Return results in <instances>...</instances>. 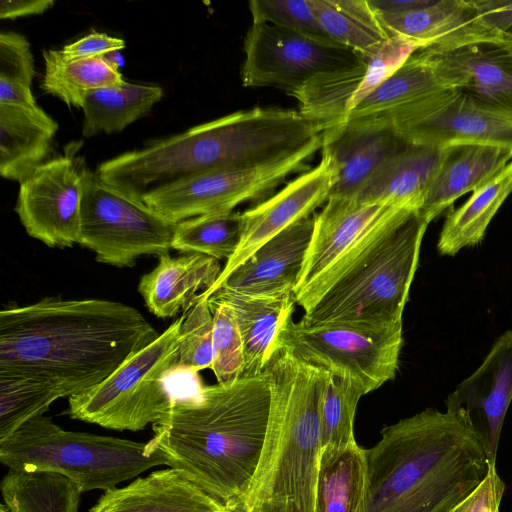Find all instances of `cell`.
<instances>
[{"label": "cell", "mask_w": 512, "mask_h": 512, "mask_svg": "<svg viewBox=\"0 0 512 512\" xmlns=\"http://www.w3.org/2000/svg\"><path fill=\"white\" fill-rule=\"evenodd\" d=\"M155 268L144 274L138 291L147 309L158 318L174 317L189 306L198 291L209 290L222 272L219 260L198 253L178 257L163 254Z\"/></svg>", "instance_id": "cell-25"}, {"label": "cell", "mask_w": 512, "mask_h": 512, "mask_svg": "<svg viewBox=\"0 0 512 512\" xmlns=\"http://www.w3.org/2000/svg\"><path fill=\"white\" fill-rule=\"evenodd\" d=\"M377 119L409 143L437 148L478 143L512 149V114L481 105L458 90H443Z\"/></svg>", "instance_id": "cell-14"}, {"label": "cell", "mask_w": 512, "mask_h": 512, "mask_svg": "<svg viewBox=\"0 0 512 512\" xmlns=\"http://www.w3.org/2000/svg\"><path fill=\"white\" fill-rule=\"evenodd\" d=\"M105 60L115 69H119L124 64L123 56L120 50L112 51L103 56Z\"/></svg>", "instance_id": "cell-48"}, {"label": "cell", "mask_w": 512, "mask_h": 512, "mask_svg": "<svg viewBox=\"0 0 512 512\" xmlns=\"http://www.w3.org/2000/svg\"><path fill=\"white\" fill-rule=\"evenodd\" d=\"M504 490L505 484L497 473L496 464H491L480 484L449 512H500Z\"/></svg>", "instance_id": "cell-42"}, {"label": "cell", "mask_w": 512, "mask_h": 512, "mask_svg": "<svg viewBox=\"0 0 512 512\" xmlns=\"http://www.w3.org/2000/svg\"><path fill=\"white\" fill-rule=\"evenodd\" d=\"M512 160V149L478 143L444 148L418 215L430 223L462 195L474 191Z\"/></svg>", "instance_id": "cell-23"}, {"label": "cell", "mask_w": 512, "mask_h": 512, "mask_svg": "<svg viewBox=\"0 0 512 512\" xmlns=\"http://www.w3.org/2000/svg\"><path fill=\"white\" fill-rule=\"evenodd\" d=\"M511 193L512 160L448 214L437 242L439 253L453 256L465 247L480 243L491 220Z\"/></svg>", "instance_id": "cell-28"}, {"label": "cell", "mask_w": 512, "mask_h": 512, "mask_svg": "<svg viewBox=\"0 0 512 512\" xmlns=\"http://www.w3.org/2000/svg\"><path fill=\"white\" fill-rule=\"evenodd\" d=\"M11 512H78L82 490L68 477L48 470H11L0 485Z\"/></svg>", "instance_id": "cell-31"}, {"label": "cell", "mask_w": 512, "mask_h": 512, "mask_svg": "<svg viewBox=\"0 0 512 512\" xmlns=\"http://www.w3.org/2000/svg\"><path fill=\"white\" fill-rule=\"evenodd\" d=\"M213 315V371L217 383L228 384L242 376L244 350L231 304L217 293L208 298Z\"/></svg>", "instance_id": "cell-38"}, {"label": "cell", "mask_w": 512, "mask_h": 512, "mask_svg": "<svg viewBox=\"0 0 512 512\" xmlns=\"http://www.w3.org/2000/svg\"><path fill=\"white\" fill-rule=\"evenodd\" d=\"M325 33L337 44L362 55L370 54L389 39L368 0H311Z\"/></svg>", "instance_id": "cell-33"}, {"label": "cell", "mask_w": 512, "mask_h": 512, "mask_svg": "<svg viewBox=\"0 0 512 512\" xmlns=\"http://www.w3.org/2000/svg\"><path fill=\"white\" fill-rule=\"evenodd\" d=\"M415 211L353 199L328 198L315 214L312 239L293 291L309 311L325 291L356 263L400 216Z\"/></svg>", "instance_id": "cell-10"}, {"label": "cell", "mask_w": 512, "mask_h": 512, "mask_svg": "<svg viewBox=\"0 0 512 512\" xmlns=\"http://www.w3.org/2000/svg\"><path fill=\"white\" fill-rule=\"evenodd\" d=\"M335 181L336 169L332 160L322 153L314 168L301 173L278 192L244 211L238 249L226 261L215 284L200 294L208 298L232 270L266 241L293 223L313 215L317 207L326 203Z\"/></svg>", "instance_id": "cell-16"}, {"label": "cell", "mask_w": 512, "mask_h": 512, "mask_svg": "<svg viewBox=\"0 0 512 512\" xmlns=\"http://www.w3.org/2000/svg\"><path fill=\"white\" fill-rule=\"evenodd\" d=\"M314 224L315 213L266 241L232 270L209 297L219 289L256 297L293 294L303 269Z\"/></svg>", "instance_id": "cell-18"}, {"label": "cell", "mask_w": 512, "mask_h": 512, "mask_svg": "<svg viewBox=\"0 0 512 512\" xmlns=\"http://www.w3.org/2000/svg\"><path fill=\"white\" fill-rule=\"evenodd\" d=\"M252 23L271 24L330 44H336L320 26L311 0H252Z\"/></svg>", "instance_id": "cell-40"}, {"label": "cell", "mask_w": 512, "mask_h": 512, "mask_svg": "<svg viewBox=\"0 0 512 512\" xmlns=\"http://www.w3.org/2000/svg\"><path fill=\"white\" fill-rule=\"evenodd\" d=\"M321 147L322 140L269 163L200 174L157 189L143 202L173 224L232 212L241 203L268 198L290 175L309 170L308 161Z\"/></svg>", "instance_id": "cell-12"}, {"label": "cell", "mask_w": 512, "mask_h": 512, "mask_svg": "<svg viewBox=\"0 0 512 512\" xmlns=\"http://www.w3.org/2000/svg\"><path fill=\"white\" fill-rule=\"evenodd\" d=\"M359 512H449L485 478L484 444L455 414L427 408L385 426L366 449Z\"/></svg>", "instance_id": "cell-3"}, {"label": "cell", "mask_w": 512, "mask_h": 512, "mask_svg": "<svg viewBox=\"0 0 512 512\" xmlns=\"http://www.w3.org/2000/svg\"><path fill=\"white\" fill-rule=\"evenodd\" d=\"M45 71L41 88L68 106L82 108L87 95L125 82L104 57L64 59L59 50L43 51Z\"/></svg>", "instance_id": "cell-32"}, {"label": "cell", "mask_w": 512, "mask_h": 512, "mask_svg": "<svg viewBox=\"0 0 512 512\" xmlns=\"http://www.w3.org/2000/svg\"><path fill=\"white\" fill-rule=\"evenodd\" d=\"M240 76L245 87H271L291 95L312 78L357 67L361 53L271 24L252 23L244 38Z\"/></svg>", "instance_id": "cell-13"}, {"label": "cell", "mask_w": 512, "mask_h": 512, "mask_svg": "<svg viewBox=\"0 0 512 512\" xmlns=\"http://www.w3.org/2000/svg\"><path fill=\"white\" fill-rule=\"evenodd\" d=\"M376 15L389 36L409 39L421 50L447 52L479 43H510L482 21L472 0H434L409 12Z\"/></svg>", "instance_id": "cell-19"}, {"label": "cell", "mask_w": 512, "mask_h": 512, "mask_svg": "<svg viewBox=\"0 0 512 512\" xmlns=\"http://www.w3.org/2000/svg\"><path fill=\"white\" fill-rule=\"evenodd\" d=\"M242 232V213L232 211L197 216L175 225L171 247L180 252L227 261L238 249Z\"/></svg>", "instance_id": "cell-35"}, {"label": "cell", "mask_w": 512, "mask_h": 512, "mask_svg": "<svg viewBox=\"0 0 512 512\" xmlns=\"http://www.w3.org/2000/svg\"><path fill=\"white\" fill-rule=\"evenodd\" d=\"M53 5V0H2L0 2V18L15 19L38 15L50 9Z\"/></svg>", "instance_id": "cell-45"}, {"label": "cell", "mask_w": 512, "mask_h": 512, "mask_svg": "<svg viewBox=\"0 0 512 512\" xmlns=\"http://www.w3.org/2000/svg\"><path fill=\"white\" fill-rule=\"evenodd\" d=\"M183 315L99 385L69 399L67 414L114 430L139 431L163 419L174 403L170 383L179 361Z\"/></svg>", "instance_id": "cell-8"}, {"label": "cell", "mask_w": 512, "mask_h": 512, "mask_svg": "<svg viewBox=\"0 0 512 512\" xmlns=\"http://www.w3.org/2000/svg\"><path fill=\"white\" fill-rule=\"evenodd\" d=\"M0 104L26 108L38 107L31 86L0 78Z\"/></svg>", "instance_id": "cell-46"}, {"label": "cell", "mask_w": 512, "mask_h": 512, "mask_svg": "<svg viewBox=\"0 0 512 512\" xmlns=\"http://www.w3.org/2000/svg\"><path fill=\"white\" fill-rule=\"evenodd\" d=\"M482 21L508 40L512 38V0H472Z\"/></svg>", "instance_id": "cell-44"}, {"label": "cell", "mask_w": 512, "mask_h": 512, "mask_svg": "<svg viewBox=\"0 0 512 512\" xmlns=\"http://www.w3.org/2000/svg\"><path fill=\"white\" fill-rule=\"evenodd\" d=\"M275 135L256 108L191 127L101 163L95 174L106 186L143 202L149 193L207 172L270 161Z\"/></svg>", "instance_id": "cell-5"}, {"label": "cell", "mask_w": 512, "mask_h": 512, "mask_svg": "<svg viewBox=\"0 0 512 512\" xmlns=\"http://www.w3.org/2000/svg\"><path fill=\"white\" fill-rule=\"evenodd\" d=\"M179 333L177 368L199 372L210 368L213 361V315L208 298L198 294L183 310Z\"/></svg>", "instance_id": "cell-39"}, {"label": "cell", "mask_w": 512, "mask_h": 512, "mask_svg": "<svg viewBox=\"0 0 512 512\" xmlns=\"http://www.w3.org/2000/svg\"><path fill=\"white\" fill-rule=\"evenodd\" d=\"M125 42L121 38L111 37L105 33L92 32L59 50L66 60L103 57L109 52L122 50Z\"/></svg>", "instance_id": "cell-43"}, {"label": "cell", "mask_w": 512, "mask_h": 512, "mask_svg": "<svg viewBox=\"0 0 512 512\" xmlns=\"http://www.w3.org/2000/svg\"><path fill=\"white\" fill-rule=\"evenodd\" d=\"M35 75L27 39L15 32L0 33V78L31 86Z\"/></svg>", "instance_id": "cell-41"}, {"label": "cell", "mask_w": 512, "mask_h": 512, "mask_svg": "<svg viewBox=\"0 0 512 512\" xmlns=\"http://www.w3.org/2000/svg\"><path fill=\"white\" fill-rule=\"evenodd\" d=\"M214 293L227 300L235 312L244 350L241 377L262 374L274 353L282 324L294 312L296 302L293 294L256 297L225 289Z\"/></svg>", "instance_id": "cell-27"}, {"label": "cell", "mask_w": 512, "mask_h": 512, "mask_svg": "<svg viewBox=\"0 0 512 512\" xmlns=\"http://www.w3.org/2000/svg\"><path fill=\"white\" fill-rule=\"evenodd\" d=\"M264 371L268 428L243 512H316L320 405L331 374L285 348L275 350Z\"/></svg>", "instance_id": "cell-4"}, {"label": "cell", "mask_w": 512, "mask_h": 512, "mask_svg": "<svg viewBox=\"0 0 512 512\" xmlns=\"http://www.w3.org/2000/svg\"><path fill=\"white\" fill-rule=\"evenodd\" d=\"M0 512H11L10 509L7 507L6 504L0 505Z\"/></svg>", "instance_id": "cell-49"}, {"label": "cell", "mask_w": 512, "mask_h": 512, "mask_svg": "<svg viewBox=\"0 0 512 512\" xmlns=\"http://www.w3.org/2000/svg\"><path fill=\"white\" fill-rule=\"evenodd\" d=\"M163 96L159 86L124 82L90 92L82 106V135L90 138L100 133L122 131L147 115Z\"/></svg>", "instance_id": "cell-30"}, {"label": "cell", "mask_w": 512, "mask_h": 512, "mask_svg": "<svg viewBox=\"0 0 512 512\" xmlns=\"http://www.w3.org/2000/svg\"><path fill=\"white\" fill-rule=\"evenodd\" d=\"M510 43L508 44L509 48L512 50V38H509Z\"/></svg>", "instance_id": "cell-50"}, {"label": "cell", "mask_w": 512, "mask_h": 512, "mask_svg": "<svg viewBox=\"0 0 512 512\" xmlns=\"http://www.w3.org/2000/svg\"><path fill=\"white\" fill-rule=\"evenodd\" d=\"M512 401V330L499 336L480 366L459 383L445 400L455 414L482 441L491 464L503 422Z\"/></svg>", "instance_id": "cell-17"}, {"label": "cell", "mask_w": 512, "mask_h": 512, "mask_svg": "<svg viewBox=\"0 0 512 512\" xmlns=\"http://www.w3.org/2000/svg\"><path fill=\"white\" fill-rule=\"evenodd\" d=\"M175 225L144 202L106 186L89 170L78 244L93 251L98 262L124 268L144 255L167 254Z\"/></svg>", "instance_id": "cell-11"}, {"label": "cell", "mask_w": 512, "mask_h": 512, "mask_svg": "<svg viewBox=\"0 0 512 512\" xmlns=\"http://www.w3.org/2000/svg\"><path fill=\"white\" fill-rule=\"evenodd\" d=\"M58 124L40 107L0 104V174L22 182L49 154Z\"/></svg>", "instance_id": "cell-26"}, {"label": "cell", "mask_w": 512, "mask_h": 512, "mask_svg": "<svg viewBox=\"0 0 512 512\" xmlns=\"http://www.w3.org/2000/svg\"><path fill=\"white\" fill-rule=\"evenodd\" d=\"M0 462L11 470H48L75 482L82 492L109 490L146 470L166 465L150 444L68 431L37 416L0 440Z\"/></svg>", "instance_id": "cell-7"}, {"label": "cell", "mask_w": 512, "mask_h": 512, "mask_svg": "<svg viewBox=\"0 0 512 512\" xmlns=\"http://www.w3.org/2000/svg\"><path fill=\"white\" fill-rule=\"evenodd\" d=\"M266 372L228 384L202 386L174 401L152 425L150 446L166 465L231 512H243L260 461L270 413Z\"/></svg>", "instance_id": "cell-2"}, {"label": "cell", "mask_w": 512, "mask_h": 512, "mask_svg": "<svg viewBox=\"0 0 512 512\" xmlns=\"http://www.w3.org/2000/svg\"><path fill=\"white\" fill-rule=\"evenodd\" d=\"M443 90L427 53L418 50L361 100L349 112L346 122L381 117Z\"/></svg>", "instance_id": "cell-29"}, {"label": "cell", "mask_w": 512, "mask_h": 512, "mask_svg": "<svg viewBox=\"0 0 512 512\" xmlns=\"http://www.w3.org/2000/svg\"><path fill=\"white\" fill-rule=\"evenodd\" d=\"M444 148L407 142L367 179L353 200L418 212Z\"/></svg>", "instance_id": "cell-24"}, {"label": "cell", "mask_w": 512, "mask_h": 512, "mask_svg": "<svg viewBox=\"0 0 512 512\" xmlns=\"http://www.w3.org/2000/svg\"><path fill=\"white\" fill-rule=\"evenodd\" d=\"M89 512H231L174 468L104 491Z\"/></svg>", "instance_id": "cell-22"}, {"label": "cell", "mask_w": 512, "mask_h": 512, "mask_svg": "<svg viewBox=\"0 0 512 512\" xmlns=\"http://www.w3.org/2000/svg\"><path fill=\"white\" fill-rule=\"evenodd\" d=\"M407 142L381 119L347 121L322 133V153L336 169L328 198L353 199L372 173Z\"/></svg>", "instance_id": "cell-21"}, {"label": "cell", "mask_w": 512, "mask_h": 512, "mask_svg": "<svg viewBox=\"0 0 512 512\" xmlns=\"http://www.w3.org/2000/svg\"><path fill=\"white\" fill-rule=\"evenodd\" d=\"M402 326L306 324L290 316L279 330L275 350L285 348L335 378L350 380L366 395L394 379L403 345Z\"/></svg>", "instance_id": "cell-9"}, {"label": "cell", "mask_w": 512, "mask_h": 512, "mask_svg": "<svg viewBox=\"0 0 512 512\" xmlns=\"http://www.w3.org/2000/svg\"><path fill=\"white\" fill-rule=\"evenodd\" d=\"M424 51L445 90L461 91L481 105L512 114V50L508 44Z\"/></svg>", "instance_id": "cell-20"}, {"label": "cell", "mask_w": 512, "mask_h": 512, "mask_svg": "<svg viewBox=\"0 0 512 512\" xmlns=\"http://www.w3.org/2000/svg\"><path fill=\"white\" fill-rule=\"evenodd\" d=\"M59 398H62L61 393L47 381L0 374V440L27 421L43 415Z\"/></svg>", "instance_id": "cell-37"}, {"label": "cell", "mask_w": 512, "mask_h": 512, "mask_svg": "<svg viewBox=\"0 0 512 512\" xmlns=\"http://www.w3.org/2000/svg\"><path fill=\"white\" fill-rule=\"evenodd\" d=\"M159 335L122 302L45 297L1 310L0 374L42 379L70 398L102 383Z\"/></svg>", "instance_id": "cell-1"}, {"label": "cell", "mask_w": 512, "mask_h": 512, "mask_svg": "<svg viewBox=\"0 0 512 512\" xmlns=\"http://www.w3.org/2000/svg\"><path fill=\"white\" fill-rule=\"evenodd\" d=\"M417 212L397 218L375 244L304 312L306 324H402L427 229Z\"/></svg>", "instance_id": "cell-6"}, {"label": "cell", "mask_w": 512, "mask_h": 512, "mask_svg": "<svg viewBox=\"0 0 512 512\" xmlns=\"http://www.w3.org/2000/svg\"><path fill=\"white\" fill-rule=\"evenodd\" d=\"M81 143L41 164L20 182L15 211L26 232L51 248L78 244L87 168L77 155Z\"/></svg>", "instance_id": "cell-15"}, {"label": "cell", "mask_w": 512, "mask_h": 512, "mask_svg": "<svg viewBox=\"0 0 512 512\" xmlns=\"http://www.w3.org/2000/svg\"><path fill=\"white\" fill-rule=\"evenodd\" d=\"M364 395L354 382L331 375L320 405V464L356 442L354 418L358 402Z\"/></svg>", "instance_id": "cell-36"}, {"label": "cell", "mask_w": 512, "mask_h": 512, "mask_svg": "<svg viewBox=\"0 0 512 512\" xmlns=\"http://www.w3.org/2000/svg\"><path fill=\"white\" fill-rule=\"evenodd\" d=\"M434 0H368L375 13L398 14L420 9L430 5Z\"/></svg>", "instance_id": "cell-47"}, {"label": "cell", "mask_w": 512, "mask_h": 512, "mask_svg": "<svg viewBox=\"0 0 512 512\" xmlns=\"http://www.w3.org/2000/svg\"><path fill=\"white\" fill-rule=\"evenodd\" d=\"M367 478L366 449L357 442L320 464L316 512H359Z\"/></svg>", "instance_id": "cell-34"}]
</instances>
